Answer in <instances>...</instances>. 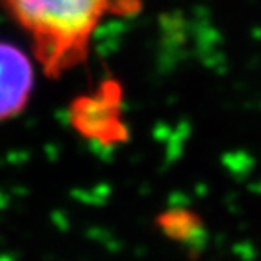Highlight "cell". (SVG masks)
Listing matches in <instances>:
<instances>
[{
  "label": "cell",
  "instance_id": "2",
  "mask_svg": "<svg viewBox=\"0 0 261 261\" xmlns=\"http://www.w3.org/2000/svg\"><path fill=\"white\" fill-rule=\"evenodd\" d=\"M125 91L118 78L107 76L87 93L74 96L67 107L71 129L89 143L116 147L129 142L125 120Z\"/></svg>",
  "mask_w": 261,
  "mask_h": 261
},
{
  "label": "cell",
  "instance_id": "1",
  "mask_svg": "<svg viewBox=\"0 0 261 261\" xmlns=\"http://www.w3.org/2000/svg\"><path fill=\"white\" fill-rule=\"evenodd\" d=\"M0 8L29 42L42 73L60 80L89 60L98 29L140 15L143 0H0Z\"/></svg>",
  "mask_w": 261,
  "mask_h": 261
},
{
  "label": "cell",
  "instance_id": "4",
  "mask_svg": "<svg viewBox=\"0 0 261 261\" xmlns=\"http://www.w3.org/2000/svg\"><path fill=\"white\" fill-rule=\"evenodd\" d=\"M160 232L179 245H200L203 240V220L185 207H171L156 218Z\"/></svg>",
  "mask_w": 261,
  "mask_h": 261
},
{
  "label": "cell",
  "instance_id": "3",
  "mask_svg": "<svg viewBox=\"0 0 261 261\" xmlns=\"http://www.w3.org/2000/svg\"><path fill=\"white\" fill-rule=\"evenodd\" d=\"M35 89V60L11 42L0 40V123L20 116Z\"/></svg>",
  "mask_w": 261,
  "mask_h": 261
}]
</instances>
